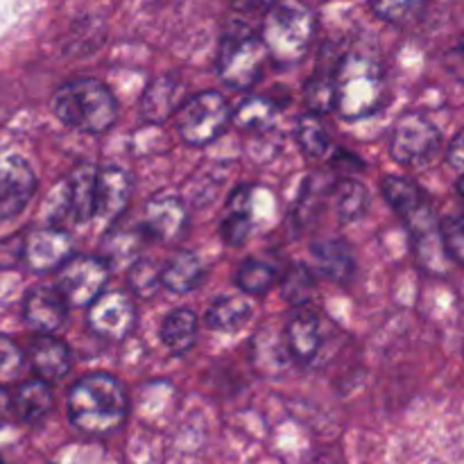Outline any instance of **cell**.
<instances>
[{
    "label": "cell",
    "instance_id": "cell-1",
    "mask_svg": "<svg viewBox=\"0 0 464 464\" xmlns=\"http://www.w3.org/2000/svg\"><path fill=\"white\" fill-rule=\"evenodd\" d=\"M381 190H383L385 202L392 207V211L401 218V222L411 231L415 254L421 266L426 270L442 272L440 267L449 256L444 252L442 234H440L438 218H435V208L429 195L415 181L397 175L385 177Z\"/></svg>",
    "mask_w": 464,
    "mask_h": 464
},
{
    "label": "cell",
    "instance_id": "cell-2",
    "mask_svg": "<svg viewBox=\"0 0 464 464\" xmlns=\"http://www.w3.org/2000/svg\"><path fill=\"white\" fill-rule=\"evenodd\" d=\"M125 388L111 374L82 376L68 392V420L86 435H109L127 420Z\"/></svg>",
    "mask_w": 464,
    "mask_h": 464
},
{
    "label": "cell",
    "instance_id": "cell-3",
    "mask_svg": "<svg viewBox=\"0 0 464 464\" xmlns=\"http://www.w3.org/2000/svg\"><path fill=\"white\" fill-rule=\"evenodd\" d=\"M334 93L335 111L347 121L372 116L383 107L388 93L383 66L358 50L343 54L334 71Z\"/></svg>",
    "mask_w": 464,
    "mask_h": 464
},
{
    "label": "cell",
    "instance_id": "cell-4",
    "mask_svg": "<svg viewBox=\"0 0 464 464\" xmlns=\"http://www.w3.org/2000/svg\"><path fill=\"white\" fill-rule=\"evenodd\" d=\"M53 111L71 130L102 134L116 122L118 102L100 80L77 77L59 86L53 95Z\"/></svg>",
    "mask_w": 464,
    "mask_h": 464
},
{
    "label": "cell",
    "instance_id": "cell-5",
    "mask_svg": "<svg viewBox=\"0 0 464 464\" xmlns=\"http://www.w3.org/2000/svg\"><path fill=\"white\" fill-rule=\"evenodd\" d=\"M315 36V16L299 0H281L266 12L261 25V39L272 59L281 63H295L306 54Z\"/></svg>",
    "mask_w": 464,
    "mask_h": 464
},
{
    "label": "cell",
    "instance_id": "cell-6",
    "mask_svg": "<svg viewBox=\"0 0 464 464\" xmlns=\"http://www.w3.org/2000/svg\"><path fill=\"white\" fill-rule=\"evenodd\" d=\"M270 59L261 32L247 25H234L222 36L218 53V72L231 89H252L263 75L266 62Z\"/></svg>",
    "mask_w": 464,
    "mask_h": 464
},
{
    "label": "cell",
    "instance_id": "cell-7",
    "mask_svg": "<svg viewBox=\"0 0 464 464\" xmlns=\"http://www.w3.org/2000/svg\"><path fill=\"white\" fill-rule=\"evenodd\" d=\"M234 111L229 102L218 91H202L193 98L184 100L175 113L177 131L188 145H208L229 127Z\"/></svg>",
    "mask_w": 464,
    "mask_h": 464
},
{
    "label": "cell",
    "instance_id": "cell-8",
    "mask_svg": "<svg viewBox=\"0 0 464 464\" xmlns=\"http://www.w3.org/2000/svg\"><path fill=\"white\" fill-rule=\"evenodd\" d=\"M442 134L421 113H403L397 121L390 140V154L403 166H424L438 154Z\"/></svg>",
    "mask_w": 464,
    "mask_h": 464
},
{
    "label": "cell",
    "instance_id": "cell-9",
    "mask_svg": "<svg viewBox=\"0 0 464 464\" xmlns=\"http://www.w3.org/2000/svg\"><path fill=\"white\" fill-rule=\"evenodd\" d=\"M109 279V263L100 256H71L59 267L57 288L71 306H91Z\"/></svg>",
    "mask_w": 464,
    "mask_h": 464
},
{
    "label": "cell",
    "instance_id": "cell-10",
    "mask_svg": "<svg viewBox=\"0 0 464 464\" xmlns=\"http://www.w3.org/2000/svg\"><path fill=\"white\" fill-rule=\"evenodd\" d=\"M36 190V177L25 159L0 154V225L21 216Z\"/></svg>",
    "mask_w": 464,
    "mask_h": 464
},
{
    "label": "cell",
    "instance_id": "cell-11",
    "mask_svg": "<svg viewBox=\"0 0 464 464\" xmlns=\"http://www.w3.org/2000/svg\"><path fill=\"white\" fill-rule=\"evenodd\" d=\"M89 329L104 340H125L136 324V308L125 293H102L89 306Z\"/></svg>",
    "mask_w": 464,
    "mask_h": 464
},
{
    "label": "cell",
    "instance_id": "cell-12",
    "mask_svg": "<svg viewBox=\"0 0 464 464\" xmlns=\"http://www.w3.org/2000/svg\"><path fill=\"white\" fill-rule=\"evenodd\" d=\"M72 256V240L59 227H44L25 236V258L32 272H50Z\"/></svg>",
    "mask_w": 464,
    "mask_h": 464
},
{
    "label": "cell",
    "instance_id": "cell-13",
    "mask_svg": "<svg viewBox=\"0 0 464 464\" xmlns=\"http://www.w3.org/2000/svg\"><path fill=\"white\" fill-rule=\"evenodd\" d=\"M186 220H188V216H186V208L179 198L159 195L145 204L140 231H143V236L161 240V243H172L184 234Z\"/></svg>",
    "mask_w": 464,
    "mask_h": 464
},
{
    "label": "cell",
    "instance_id": "cell-14",
    "mask_svg": "<svg viewBox=\"0 0 464 464\" xmlns=\"http://www.w3.org/2000/svg\"><path fill=\"white\" fill-rule=\"evenodd\" d=\"M23 315H25L27 324L39 331L41 335H53L66 322L68 302L59 288L39 285V288L27 293L25 304H23Z\"/></svg>",
    "mask_w": 464,
    "mask_h": 464
},
{
    "label": "cell",
    "instance_id": "cell-15",
    "mask_svg": "<svg viewBox=\"0 0 464 464\" xmlns=\"http://www.w3.org/2000/svg\"><path fill=\"white\" fill-rule=\"evenodd\" d=\"M95 184L98 168L93 163H80L68 175L63 190V207L75 222H86L95 218Z\"/></svg>",
    "mask_w": 464,
    "mask_h": 464
},
{
    "label": "cell",
    "instance_id": "cell-16",
    "mask_svg": "<svg viewBox=\"0 0 464 464\" xmlns=\"http://www.w3.org/2000/svg\"><path fill=\"white\" fill-rule=\"evenodd\" d=\"M131 177L122 168L109 166L98 170V184H95V218L113 220L121 216L130 204Z\"/></svg>",
    "mask_w": 464,
    "mask_h": 464
},
{
    "label": "cell",
    "instance_id": "cell-17",
    "mask_svg": "<svg viewBox=\"0 0 464 464\" xmlns=\"http://www.w3.org/2000/svg\"><path fill=\"white\" fill-rule=\"evenodd\" d=\"M322 343H324V329L322 320L313 311H299L285 324V344L293 358L299 362L315 361L320 353Z\"/></svg>",
    "mask_w": 464,
    "mask_h": 464
},
{
    "label": "cell",
    "instance_id": "cell-18",
    "mask_svg": "<svg viewBox=\"0 0 464 464\" xmlns=\"http://www.w3.org/2000/svg\"><path fill=\"white\" fill-rule=\"evenodd\" d=\"M181 104L184 100H181L179 82L170 75H161L145 86L140 95V116L150 125H159L166 118L175 116Z\"/></svg>",
    "mask_w": 464,
    "mask_h": 464
},
{
    "label": "cell",
    "instance_id": "cell-19",
    "mask_svg": "<svg viewBox=\"0 0 464 464\" xmlns=\"http://www.w3.org/2000/svg\"><path fill=\"white\" fill-rule=\"evenodd\" d=\"M254 195L249 186H238L234 193L229 195L225 207V216L220 222V234L227 245H240L247 243L254 229Z\"/></svg>",
    "mask_w": 464,
    "mask_h": 464
},
{
    "label": "cell",
    "instance_id": "cell-20",
    "mask_svg": "<svg viewBox=\"0 0 464 464\" xmlns=\"http://www.w3.org/2000/svg\"><path fill=\"white\" fill-rule=\"evenodd\" d=\"M27 361H30L32 372L48 383L62 381L71 372V352L62 340L53 335L36 338L27 349Z\"/></svg>",
    "mask_w": 464,
    "mask_h": 464
},
{
    "label": "cell",
    "instance_id": "cell-21",
    "mask_svg": "<svg viewBox=\"0 0 464 464\" xmlns=\"http://www.w3.org/2000/svg\"><path fill=\"white\" fill-rule=\"evenodd\" d=\"M202 261L190 249H179L172 254L161 267V284L163 288L175 295H186L195 290L202 281Z\"/></svg>",
    "mask_w": 464,
    "mask_h": 464
},
{
    "label": "cell",
    "instance_id": "cell-22",
    "mask_svg": "<svg viewBox=\"0 0 464 464\" xmlns=\"http://www.w3.org/2000/svg\"><path fill=\"white\" fill-rule=\"evenodd\" d=\"M313 258H315L317 267L329 276L335 284L344 285L353 279L356 275V261L349 249L347 243L343 240H320L313 245Z\"/></svg>",
    "mask_w": 464,
    "mask_h": 464
},
{
    "label": "cell",
    "instance_id": "cell-23",
    "mask_svg": "<svg viewBox=\"0 0 464 464\" xmlns=\"http://www.w3.org/2000/svg\"><path fill=\"white\" fill-rule=\"evenodd\" d=\"M50 411H53V390L48 381H27L14 394V412L25 424H39L48 417Z\"/></svg>",
    "mask_w": 464,
    "mask_h": 464
},
{
    "label": "cell",
    "instance_id": "cell-24",
    "mask_svg": "<svg viewBox=\"0 0 464 464\" xmlns=\"http://www.w3.org/2000/svg\"><path fill=\"white\" fill-rule=\"evenodd\" d=\"M198 331V315L188 308H175L161 322V343L168 352L181 356L195 347Z\"/></svg>",
    "mask_w": 464,
    "mask_h": 464
},
{
    "label": "cell",
    "instance_id": "cell-25",
    "mask_svg": "<svg viewBox=\"0 0 464 464\" xmlns=\"http://www.w3.org/2000/svg\"><path fill=\"white\" fill-rule=\"evenodd\" d=\"M249 317H252V304L243 295H225L208 306L207 326L220 334H234L247 324Z\"/></svg>",
    "mask_w": 464,
    "mask_h": 464
},
{
    "label": "cell",
    "instance_id": "cell-26",
    "mask_svg": "<svg viewBox=\"0 0 464 464\" xmlns=\"http://www.w3.org/2000/svg\"><path fill=\"white\" fill-rule=\"evenodd\" d=\"M335 213L343 222H353L365 213L367 204H370V195L367 188L356 179H343L335 188L334 195Z\"/></svg>",
    "mask_w": 464,
    "mask_h": 464
},
{
    "label": "cell",
    "instance_id": "cell-27",
    "mask_svg": "<svg viewBox=\"0 0 464 464\" xmlns=\"http://www.w3.org/2000/svg\"><path fill=\"white\" fill-rule=\"evenodd\" d=\"M276 121V107L275 102L266 98H245L243 102L236 107L234 122L243 130L263 131L270 130Z\"/></svg>",
    "mask_w": 464,
    "mask_h": 464
},
{
    "label": "cell",
    "instance_id": "cell-28",
    "mask_svg": "<svg viewBox=\"0 0 464 464\" xmlns=\"http://www.w3.org/2000/svg\"><path fill=\"white\" fill-rule=\"evenodd\" d=\"M297 140L299 148L304 150V154H308V157L313 159L324 157L326 150H329V134H326L324 125H322L320 113L308 111L306 116L299 118Z\"/></svg>",
    "mask_w": 464,
    "mask_h": 464
},
{
    "label": "cell",
    "instance_id": "cell-29",
    "mask_svg": "<svg viewBox=\"0 0 464 464\" xmlns=\"http://www.w3.org/2000/svg\"><path fill=\"white\" fill-rule=\"evenodd\" d=\"M275 267L256 258H247L236 272V284L245 295H266L275 285Z\"/></svg>",
    "mask_w": 464,
    "mask_h": 464
},
{
    "label": "cell",
    "instance_id": "cell-30",
    "mask_svg": "<svg viewBox=\"0 0 464 464\" xmlns=\"http://www.w3.org/2000/svg\"><path fill=\"white\" fill-rule=\"evenodd\" d=\"M281 293L293 306H306L315 293V279H313L311 270L306 266L290 267L288 275L284 276V284H281Z\"/></svg>",
    "mask_w": 464,
    "mask_h": 464
},
{
    "label": "cell",
    "instance_id": "cell-31",
    "mask_svg": "<svg viewBox=\"0 0 464 464\" xmlns=\"http://www.w3.org/2000/svg\"><path fill=\"white\" fill-rule=\"evenodd\" d=\"M424 7L426 0H372V9L376 12V16L394 23V25L415 21L424 12Z\"/></svg>",
    "mask_w": 464,
    "mask_h": 464
},
{
    "label": "cell",
    "instance_id": "cell-32",
    "mask_svg": "<svg viewBox=\"0 0 464 464\" xmlns=\"http://www.w3.org/2000/svg\"><path fill=\"white\" fill-rule=\"evenodd\" d=\"M127 281H130V288L134 290L139 297H154L161 288V267L154 266L152 261H134L130 266V275H127Z\"/></svg>",
    "mask_w": 464,
    "mask_h": 464
},
{
    "label": "cell",
    "instance_id": "cell-33",
    "mask_svg": "<svg viewBox=\"0 0 464 464\" xmlns=\"http://www.w3.org/2000/svg\"><path fill=\"white\" fill-rule=\"evenodd\" d=\"M25 367V353L7 335H0V385L16 383Z\"/></svg>",
    "mask_w": 464,
    "mask_h": 464
},
{
    "label": "cell",
    "instance_id": "cell-34",
    "mask_svg": "<svg viewBox=\"0 0 464 464\" xmlns=\"http://www.w3.org/2000/svg\"><path fill=\"white\" fill-rule=\"evenodd\" d=\"M440 234L447 256L458 266H464V213L460 216L444 218L440 222Z\"/></svg>",
    "mask_w": 464,
    "mask_h": 464
},
{
    "label": "cell",
    "instance_id": "cell-35",
    "mask_svg": "<svg viewBox=\"0 0 464 464\" xmlns=\"http://www.w3.org/2000/svg\"><path fill=\"white\" fill-rule=\"evenodd\" d=\"M306 102L311 111L326 113L329 109H335V93H334V72L331 75H315L306 84Z\"/></svg>",
    "mask_w": 464,
    "mask_h": 464
},
{
    "label": "cell",
    "instance_id": "cell-36",
    "mask_svg": "<svg viewBox=\"0 0 464 464\" xmlns=\"http://www.w3.org/2000/svg\"><path fill=\"white\" fill-rule=\"evenodd\" d=\"M107 247L109 258L113 263H122V266H131L134 261H139V234H113L111 238L104 243Z\"/></svg>",
    "mask_w": 464,
    "mask_h": 464
},
{
    "label": "cell",
    "instance_id": "cell-37",
    "mask_svg": "<svg viewBox=\"0 0 464 464\" xmlns=\"http://www.w3.org/2000/svg\"><path fill=\"white\" fill-rule=\"evenodd\" d=\"M25 258V236H9L0 240V267H14Z\"/></svg>",
    "mask_w": 464,
    "mask_h": 464
},
{
    "label": "cell",
    "instance_id": "cell-38",
    "mask_svg": "<svg viewBox=\"0 0 464 464\" xmlns=\"http://www.w3.org/2000/svg\"><path fill=\"white\" fill-rule=\"evenodd\" d=\"M444 66H447V71L451 72L453 77L464 82V36H460V39L444 53Z\"/></svg>",
    "mask_w": 464,
    "mask_h": 464
},
{
    "label": "cell",
    "instance_id": "cell-39",
    "mask_svg": "<svg viewBox=\"0 0 464 464\" xmlns=\"http://www.w3.org/2000/svg\"><path fill=\"white\" fill-rule=\"evenodd\" d=\"M449 163H451L456 170L464 172V127L456 134V139L449 145Z\"/></svg>",
    "mask_w": 464,
    "mask_h": 464
},
{
    "label": "cell",
    "instance_id": "cell-40",
    "mask_svg": "<svg viewBox=\"0 0 464 464\" xmlns=\"http://www.w3.org/2000/svg\"><path fill=\"white\" fill-rule=\"evenodd\" d=\"M234 3V7L238 9V12H245V14H258V12H270L272 7H275L279 0H231Z\"/></svg>",
    "mask_w": 464,
    "mask_h": 464
},
{
    "label": "cell",
    "instance_id": "cell-41",
    "mask_svg": "<svg viewBox=\"0 0 464 464\" xmlns=\"http://www.w3.org/2000/svg\"><path fill=\"white\" fill-rule=\"evenodd\" d=\"M14 412V397H9V392L5 390V385H0V421L7 420Z\"/></svg>",
    "mask_w": 464,
    "mask_h": 464
},
{
    "label": "cell",
    "instance_id": "cell-42",
    "mask_svg": "<svg viewBox=\"0 0 464 464\" xmlns=\"http://www.w3.org/2000/svg\"><path fill=\"white\" fill-rule=\"evenodd\" d=\"M458 193H460V198L464 199V172H462L460 181H458Z\"/></svg>",
    "mask_w": 464,
    "mask_h": 464
},
{
    "label": "cell",
    "instance_id": "cell-43",
    "mask_svg": "<svg viewBox=\"0 0 464 464\" xmlns=\"http://www.w3.org/2000/svg\"><path fill=\"white\" fill-rule=\"evenodd\" d=\"M0 464H5V460H3V458H0Z\"/></svg>",
    "mask_w": 464,
    "mask_h": 464
},
{
    "label": "cell",
    "instance_id": "cell-44",
    "mask_svg": "<svg viewBox=\"0 0 464 464\" xmlns=\"http://www.w3.org/2000/svg\"><path fill=\"white\" fill-rule=\"evenodd\" d=\"M462 352H464V347H462Z\"/></svg>",
    "mask_w": 464,
    "mask_h": 464
}]
</instances>
